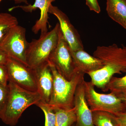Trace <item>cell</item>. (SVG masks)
<instances>
[{
  "instance_id": "cell-8",
  "label": "cell",
  "mask_w": 126,
  "mask_h": 126,
  "mask_svg": "<svg viewBox=\"0 0 126 126\" xmlns=\"http://www.w3.org/2000/svg\"><path fill=\"white\" fill-rule=\"evenodd\" d=\"M9 81L25 90L38 92L33 69L14 59L8 58L6 63Z\"/></svg>"
},
{
  "instance_id": "cell-1",
  "label": "cell",
  "mask_w": 126,
  "mask_h": 126,
  "mask_svg": "<svg viewBox=\"0 0 126 126\" xmlns=\"http://www.w3.org/2000/svg\"><path fill=\"white\" fill-rule=\"evenodd\" d=\"M93 56L101 60L104 65L88 74L94 86L106 92V86L114 75L126 73V46L119 47L114 44L98 46Z\"/></svg>"
},
{
  "instance_id": "cell-16",
  "label": "cell",
  "mask_w": 126,
  "mask_h": 126,
  "mask_svg": "<svg viewBox=\"0 0 126 126\" xmlns=\"http://www.w3.org/2000/svg\"><path fill=\"white\" fill-rule=\"evenodd\" d=\"M107 91L109 90L118 96L126 94V73L124 77H113L106 86Z\"/></svg>"
},
{
  "instance_id": "cell-11",
  "label": "cell",
  "mask_w": 126,
  "mask_h": 126,
  "mask_svg": "<svg viewBox=\"0 0 126 126\" xmlns=\"http://www.w3.org/2000/svg\"><path fill=\"white\" fill-rule=\"evenodd\" d=\"M38 92L41 96V101L48 104L53 90V77L49 63L33 69Z\"/></svg>"
},
{
  "instance_id": "cell-27",
  "label": "cell",
  "mask_w": 126,
  "mask_h": 126,
  "mask_svg": "<svg viewBox=\"0 0 126 126\" xmlns=\"http://www.w3.org/2000/svg\"><path fill=\"white\" fill-rule=\"evenodd\" d=\"M72 126H76V123H75V124H74L73 125H72Z\"/></svg>"
},
{
  "instance_id": "cell-13",
  "label": "cell",
  "mask_w": 126,
  "mask_h": 126,
  "mask_svg": "<svg viewBox=\"0 0 126 126\" xmlns=\"http://www.w3.org/2000/svg\"><path fill=\"white\" fill-rule=\"evenodd\" d=\"M75 66L84 74L99 70L103 67L101 60L89 54L84 49L73 50L70 48Z\"/></svg>"
},
{
  "instance_id": "cell-17",
  "label": "cell",
  "mask_w": 126,
  "mask_h": 126,
  "mask_svg": "<svg viewBox=\"0 0 126 126\" xmlns=\"http://www.w3.org/2000/svg\"><path fill=\"white\" fill-rule=\"evenodd\" d=\"M92 112L94 126H118L111 113L103 111Z\"/></svg>"
},
{
  "instance_id": "cell-12",
  "label": "cell",
  "mask_w": 126,
  "mask_h": 126,
  "mask_svg": "<svg viewBox=\"0 0 126 126\" xmlns=\"http://www.w3.org/2000/svg\"><path fill=\"white\" fill-rule=\"evenodd\" d=\"M56 0H35L33 5H18L14 6L9 9L10 11L16 8H20L24 11L27 12H32L39 9L40 10V18L36 21L32 28V32L37 34L41 31V34L45 33L48 32L47 24L48 20V10L52 2Z\"/></svg>"
},
{
  "instance_id": "cell-20",
  "label": "cell",
  "mask_w": 126,
  "mask_h": 126,
  "mask_svg": "<svg viewBox=\"0 0 126 126\" xmlns=\"http://www.w3.org/2000/svg\"><path fill=\"white\" fill-rule=\"evenodd\" d=\"M9 86L0 84V119L1 118L7 103L9 96Z\"/></svg>"
},
{
  "instance_id": "cell-7",
  "label": "cell",
  "mask_w": 126,
  "mask_h": 126,
  "mask_svg": "<svg viewBox=\"0 0 126 126\" xmlns=\"http://www.w3.org/2000/svg\"><path fill=\"white\" fill-rule=\"evenodd\" d=\"M49 60V64L54 66L60 74L67 80L72 79L76 68L70 53V47L60 28L58 44L50 54Z\"/></svg>"
},
{
  "instance_id": "cell-22",
  "label": "cell",
  "mask_w": 126,
  "mask_h": 126,
  "mask_svg": "<svg viewBox=\"0 0 126 126\" xmlns=\"http://www.w3.org/2000/svg\"><path fill=\"white\" fill-rule=\"evenodd\" d=\"M118 126H126V110L116 115H113Z\"/></svg>"
},
{
  "instance_id": "cell-19",
  "label": "cell",
  "mask_w": 126,
  "mask_h": 126,
  "mask_svg": "<svg viewBox=\"0 0 126 126\" xmlns=\"http://www.w3.org/2000/svg\"><path fill=\"white\" fill-rule=\"evenodd\" d=\"M36 105L41 109L45 115V126H55L56 115L53 108L41 101Z\"/></svg>"
},
{
  "instance_id": "cell-14",
  "label": "cell",
  "mask_w": 126,
  "mask_h": 126,
  "mask_svg": "<svg viewBox=\"0 0 126 126\" xmlns=\"http://www.w3.org/2000/svg\"><path fill=\"white\" fill-rule=\"evenodd\" d=\"M106 11L109 17L126 30V0H107Z\"/></svg>"
},
{
  "instance_id": "cell-23",
  "label": "cell",
  "mask_w": 126,
  "mask_h": 126,
  "mask_svg": "<svg viewBox=\"0 0 126 126\" xmlns=\"http://www.w3.org/2000/svg\"><path fill=\"white\" fill-rule=\"evenodd\" d=\"M86 4L91 11L99 14L101 10L97 0H86Z\"/></svg>"
},
{
  "instance_id": "cell-10",
  "label": "cell",
  "mask_w": 126,
  "mask_h": 126,
  "mask_svg": "<svg viewBox=\"0 0 126 126\" xmlns=\"http://www.w3.org/2000/svg\"><path fill=\"white\" fill-rule=\"evenodd\" d=\"M84 81L78 86L75 94L74 108L77 116L76 126H95L93 121L92 112L85 96Z\"/></svg>"
},
{
  "instance_id": "cell-24",
  "label": "cell",
  "mask_w": 126,
  "mask_h": 126,
  "mask_svg": "<svg viewBox=\"0 0 126 126\" xmlns=\"http://www.w3.org/2000/svg\"><path fill=\"white\" fill-rule=\"evenodd\" d=\"M9 57L5 54L0 49V64L6 65Z\"/></svg>"
},
{
  "instance_id": "cell-26",
  "label": "cell",
  "mask_w": 126,
  "mask_h": 126,
  "mask_svg": "<svg viewBox=\"0 0 126 126\" xmlns=\"http://www.w3.org/2000/svg\"><path fill=\"white\" fill-rule=\"evenodd\" d=\"M120 97L121 98L122 100L124 102L126 106V95H123V96H121Z\"/></svg>"
},
{
  "instance_id": "cell-5",
  "label": "cell",
  "mask_w": 126,
  "mask_h": 126,
  "mask_svg": "<svg viewBox=\"0 0 126 126\" xmlns=\"http://www.w3.org/2000/svg\"><path fill=\"white\" fill-rule=\"evenodd\" d=\"M85 96L92 111H103L116 115L126 110V106L120 97L113 93H99L94 90L91 81L84 82Z\"/></svg>"
},
{
  "instance_id": "cell-15",
  "label": "cell",
  "mask_w": 126,
  "mask_h": 126,
  "mask_svg": "<svg viewBox=\"0 0 126 126\" xmlns=\"http://www.w3.org/2000/svg\"><path fill=\"white\" fill-rule=\"evenodd\" d=\"M54 109L56 115L55 126H72L76 123L77 116L74 108Z\"/></svg>"
},
{
  "instance_id": "cell-9",
  "label": "cell",
  "mask_w": 126,
  "mask_h": 126,
  "mask_svg": "<svg viewBox=\"0 0 126 126\" xmlns=\"http://www.w3.org/2000/svg\"><path fill=\"white\" fill-rule=\"evenodd\" d=\"M48 13L54 15L58 19L63 35L70 49L73 50L84 49L80 35L67 15L58 7L52 4L50 6Z\"/></svg>"
},
{
  "instance_id": "cell-21",
  "label": "cell",
  "mask_w": 126,
  "mask_h": 126,
  "mask_svg": "<svg viewBox=\"0 0 126 126\" xmlns=\"http://www.w3.org/2000/svg\"><path fill=\"white\" fill-rule=\"evenodd\" d=\"M9 79V75L6 65L0 64V84L7 86Z\"/></svg>"
},
{
  "instance_id": "cell-6",
  "label": "cell",
  "mask_w": 126,
  "mask_h": 126,
  "mask_svg": "<svg viewBox=\"0 0 126 126\" xmlns=\"http://www.w3.org/2000/svg\"><path fill=\"white\" fill-rule=\"evenodd\" d=\"M26 33V29L20 26L12 27L0 41V49L9 58L28 66L26 53L29 43Z\"/></svg>"
},
{
  "instance_id": "cell-18",
  "label": "cell",
  "mask_w": 126,
  "mask_h": 126,
  "mask_svg": "<svg viewBox=\"0 0 126 126\" xmlns=\"http://www.w3.org/2000/svg\"><path fill=\"white\" fill-rule=\"evenodd\" d=\"M17 18L7 13L0 12V41L12 27L18 25Z\"/></svg>"
},
{
  "instance_id": "cell-4",
  "label": "cell",
  "mask_w": 126,
  "mask_h": 126,
  "mask_svg": "<svg viewBox=\"0 0 126 126\" xmlns=\"http://www.w3.org/2000/svg\"><path fill=\"white\" fill-rule=\"evenodd\" d=\"M60 25L45 33L41 34L39 38L29 43L26 53L27 65L32 69L49 63V56L58 44Z\"/></svg>"
},
{
  "instance_id": "cell-3",
  "label": "cell",
  "mask_w": 126,
  "mask_h": 126,
  "mask_svg": "<svg viewBox=\"0 0 126 126\" xmlns=\"http://www.w3.org/2000/svg\"><path fill=\"white\" fill-rule=\"evenodd\" d=\"M49 64L53 77V85L48 104L53 108H73L76 89L79 84L84 80L85 74L76 68L72 79L67 80L59 73L53 65Z\"/></svg>"
},
{
  "instance_id": "cell-2",
  "label": "cell",
  "mask_w": 126,
  "mask_h": 126,
  "mask_svg": "<svg viewBox=\"0 0 126 126\" xmlns=\"http://www.w3.org/2000/svg\"><path fill=\"white\" fill-rule=\"evenodd\" d=\"M9 96L1 119L9 126H15L22 113L32 105H36L42 98L38 92L25 90L9 81Z\"/></svg>"
},
{
  "instance_id": "cell-25",
  "label": "cell",
  "mask_w": 126,
  "mask_h": 126,
  "mask_svg": "<svg viewBox=\"0 0 126 126\" xmlns=\"http://www.w3.org/2000/svg\"><path fill=\"white\" fill-rule=\"evenodd\" d=\"M2 0H0V3ZM11 0L14 1L16 4H20V3L23 2L27 5H29L27 0Z\"/></svg>"
}]
</instances>
